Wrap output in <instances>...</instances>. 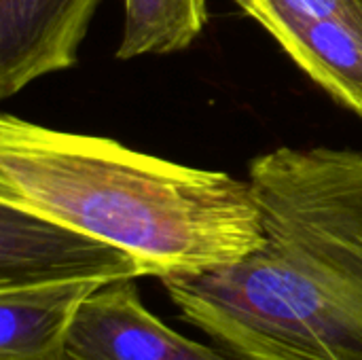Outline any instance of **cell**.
<instances>
[{
	"label": "cell",
	"mask_w": 362,
	"mask_h": 360,
	"mask_svg": "<svg viewBox=\"0 0 362 360\" xmlns=\"http://www.w3.org/2000/svg\"><path fill=\"white\" fill-rule=\"evenodd\" d=\"M263 244L161 284L242 360H362V153L278 149L250 163Z\"/></svg>",
	"instance_id": "obj_1"
},
{
	"label": "cell",
	"mask_w": 362,
	"mask_h": 360,
	"mask_svg": "<svg viewBox=\"0 0 362 360\" xmlns=\"http://www.w3.org/2000/svg\"><path fill=\"white\" fill-rule=\"evenodd\" d=\"M0 202L110 242L159 280L227 267L265 240L250 180L6 112Z\"/></svg>",
	"instance_id": "obj_2"
},
{
	"label": "cell",
	"mask_w": 362,
	"mask_h": 360,
	"mask_svg": "<svg viewBox=\"0 0 362 360\" xmlns=\"http://www.w3.org/2000/svg\"><path fill=\"white\" fill-rule=\"evenodd\" d=\"M144 267L123 248L76 227L0 202V291L136 280Z\"/></svg>",
	"instance_id": "obj_3"
},
{
	"label": "cell",
	"mask_w": 362,
	"mask_h": 360,
	"mask_svg": "<svg viewBox=\"0 0 362 360\" xmlns=\"http://www.w3.org/2000/svg\"><path fill=\"white\" fill-rule=\"evenodd\" d=\"M66 360H242L197 344L151 314L136 280L93 291L78 308L64 344Z\"/></svg>",
	"instance_id": "obj_4"
},
{
	"label": "cell",
	"mask_w": 362,
	"mask_h": 360,
	"mask_svg": "<svg viewBox=\"0 0 362 360\" xmlns=\"http://www.w3.org/2000/svg\"><path fill=\"white\" fill-rule=\"evenodd\" d=\"M102 0H0V98L68 70Z\"/></svg>",
	"instance_id": "obj_5"
},
{
	"label": "cell",
	"mask_w": 362,
	"mask_h": 360,
	"mask_svg": "<svg viewBox=\"0 0 362 360\" xmlns=\"http://www.w3.org/2000/svg\"><path fill=\"white\" fill-rule=\"evenodd\" d=\"M104 284L62 282L0 291V360H45L64 354L81 303Z\"/></svg>",
	"instance_id": "obj_6"
},
{
	"label": "cell",
	"mask_w": 362,
	"mask_h": 360,
	"mask_svg": "<svg viewBox=\"0 0 362 360\" xmlns=\"http://www.w3.org/2000/svg\"><path fill=\"white\" fill-rule=\"evenodd\" d=\"M269 34L337 102L362 117V30L346 21L276 25Z\"/></svg>",
	"instance_id": "obj_7"
},
{
	"label": "cell",
	"mask_w": 362,
	"mask_h": 360,
	"mask_svg": "<svg viewBox=\"0 0 362 360\" xmlns=\"http://www.w3.org/2000/svg\"><path fill=\"white\" fill-rule=\"evenodd\" d=\"M208 21L206 0H125L119 59L185 51Z\"/></svg>",
	"instance_id": "obj_8"
},
{
	"label": "cell",
	"mask_w": 362,
	"mask_h": 360,
	"mask_svg": "<svg viewBox=\"0 0 362 360\" xmlns=\"http://www.w3.org/2000/svg\"><path fill=\"white\" fill-rule=\"evenodd\" d=\"M267 32L286 23L346 21L362 30V0H235Z\"/></svg>",
	"instance_id": "obj_9"
},
{
	"label": "cell",
	"mask_w": 362,
	"mask_h": 360,
	"mask_svg": "<svg viewBox=\"0 0 362 360\" xmlns=\"http://www.w3.org/2000/svg\"><path fill=\"white\" fill-rule=\"evenodd\" d=\"M45 360H66L64 354H59V356H51V359H45Z\"/></svg>",
	"instance_id": "obj_10"
}]
</instances>
